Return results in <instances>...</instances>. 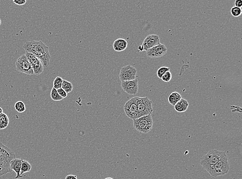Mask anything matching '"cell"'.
I'll list each match as a JSON object with an SVG mask.
<instances>
[{
	"instance_id": "cell-33",
	"label": "cell",
	"mask_w": 242,
	"mask_h": 179,
	"mask_svg": "<svg viewBox=\"0 0 242 179\" xmlns=\"http://www.w3.org/2000/svg\"><path fill=\"white\" fill-rule=\"evenodd\" d=\"M1 19H0V26H1Z\"/></svg>"
},
{
	"instance_id": "cell-24",
	"label": "cell",
	"mask_w": 242,
	"mask_h": 179,
	"mask_svg": "<svg viewBox=\"0 0 242 179\" xmlns=\"http://www.w3.org/2000/svg\"><path fill=\"white\" fill-rule=\"evenodd\" d=\"M242 10L241 8L234 6L231 9V14L234 17H238L242 14Z\"/></svg>"
},
{
	"instance_id": "cell-31",
	"label": "cell",
	"mask_w": 242,
	"mask_h": 179,
	"mask_svg": "<svg viewBox=\"0 0 242 179\" xmlns=\"http://www.w3.org/2000/svg\"><path fill=\"white\" fill-rule=\"evenodd\" d=\"M3 113V110H2V108H1V107H0V115L2 114Z\"/></svg>"
},
{
	"instance_id": "cell-19",
	"label": "cell",
	"mask_w": 242,
	"mask_h": 179,
	"mask_svg": "<svg viewBox=\"0 0 242 179\" xmlns=\"http://www.w3.org/2000/svg\"><path fill=\"white\" fill-rule=\"evenodd\" d=\"M32 169V165L27 160H23L21 167L20 175H22L26 172H29Z\"/></svg>"
},
{
	"instance_id": "cell-15",
	"label": "cell",
	"mask_w": 242,
	"mask_h": 179,
	"mask_svg": "<svg viewBox=\"0 0 242 179\" xmlns=\"http://www.w3.org/2000/svg\"><path fill=\"white\" fill-rule=\"evenodd\" d=\"M127 46H128V42L126 41V40L122 38L117 39L115 41L113 44L114 49L116 52L123 51L126 49Z\"/></svg>"
},
{
	"instance_id": "cell-16",
	"label": "cell",
	"mask_w": 242,
	"mask_h": 179,
	"mask_svg": "<svg viewBox=\"0 0 242 179\" xmlns=\"http://www.w3.org/2000/svg\"><path fill=\"white\" fill-rule=\"evenodd\" d=\"M189 107V102L187 100L182 98L174 106L175 110L179 113H183L186 111Z\"/></svg>"
},
{
	"instance_id": "cell-32",
	"label": "cell",
	"mask_w": 242,
	"mask_h": 179,
	"mask_svg": "<svg viewBox=\"0 0 242 179\" xmlns=\"http://www.w3.org/2000/svg\"><path fill=\"white\" fill-rule=\"evenodd\" d=\"M105 179H113V178H105Z\"/></svg>"
},
{
	"instance_id": "cell-28",
	"label": "cell",
	"mask_w": 242,
	"mask_h": 179,
	"mask_svg": "<svg viewBox=\"0 0 242 179\" xmlns=\"http://www.w3.org/2000/svg\"><path fill=\"white\" fill-rule=\"evenodd\" d=\"M13 3L18 5H23L26 3V0H13Z\"/></svg>"
},
{
	"instance_id": "cell-2",
	"label": "cell",
	"mask_w": 242,
	"mask_h": 179,
	"mask_svg": "<svg viewBox=\"0 0 242 179\" xmlns=\"http://www.w3.org/2000/svg\"><path fill=\"white\" fill-rule=\"evenodd\" d=\"M16 155L12 150L0 143V177L8 173H12L10 163Z\"/></svg>"
},
{
	"instance_id": "cell-21",
	"label": "cell",
	"mask_w": 242,
	"mask_h": 179,
	"mask_svg": "<svg viewBox=\"0 0 242 179\" xmlns=\"http://www.w3.org/2000/svg\"><path fill=\"white\" fill-rule=\"evenodd\" d=\"M15 108L16 111L18 113H22L24 112L26 110V107L24 103L22 101H18L15 103Z\"/></svg>"
},
{
	"instance_id": "cell-11",
	"label": "cell",
	"mask_w": 242,
	"mask_h": 179,
	"mask_svg": "<svg viewBox=\"0 0 242 179\" xmlns=\"http://www.w3.org/2000/svg\"><path fill=\"white\" fill-rule=\"evenodd\" d=\"M160 43V39L159 36L157 35H149L147 36L144 39L142 45L138 47V49L140 51H146L153 48L155 46L159 45Z\"/></svg>"
},
{
	"instance_id": "cell-12",
	"label": "cell",
	"mask_w": 242,
	"mask_h": 179,
	"mask_svg": "<svg viewBox=\"0 0 242 179\" xmlns=\"http://www.w3.org/2000/svg\"><path fill=\"white\" fill-rule=\"evenodd\" d=\"M121 86L123 91L130 95H135L138 90V82L137 79L131 81H122Z\"/></svg>"
},
{
	"instance_id": "cell-1",
	"label": "cell",
	"mask_w": 242,
	"mask_h": 179,
	"mask_svg": "<svg viewBox=\"0 0 242 179\" xmlns=\"http://www.w3.org/2000/svg\"><path fill=\"white\" fill-rule=\"evenodd\" d=\"M23 48L26 52H29L40 59L45 67H48L51 59L48 46L42 41H32L26 42Z\"/></svg>"
},
{
	"instance_id": "cell-25",
	"label": "cell",
	"mask_w": 242,
	"mask_h": 179,
	"mask_svg": "<svg viewBox=\"0 0 242 179\" xmlns=\"http://www.w3.org/2000/svg\"><path fill=\"white\" fill-rule=\"evenodd\" d=\"M170 70V68L167 67H162L159 68L158 71H157V75L159 78L161 79L163 75L166 72L169 71Z\"/></svg>"
},
{
	"instance_id": "cell-10",
	"label": "cell",
	"mask_w": 242,
	"mask_h": 179,
	"mask_svg": "<svg viewBox=\"0 0 242 179\" xmlns=\"http://www.w3.org/2000/svg\"><path fill=\"white\" fill-rule=\"evenodd\" d=\"M137 70L135 67L131 65L123 67L121 69L119 77L121 82L131 81L136 79Z\"/></svg>"
},
{
	"instance_id": "cell-22",
	"label": "cell",
	"mask_w": 242,
	"mask_h": 179,
	"mask_svg": "<svg viewBox=\"0 0 242 179\" xmlns=\"http://www.w3.org/2000/svg\"><path fill=\"white\" fill-rule=\"evenodd\" d=\"M50 96L52 99L54 101H59L62 100L63 99L59 95L57 90L53 87L51 90Z\"/></svg>"
},
{
	"instance_id": "cell-29",
	"label": "cell",
	"mask_w": 242,
	"mask_h": 179,
	"mask_svg": "<svg viewBox=\"0 0 242 179\" xmlns=\"http://www.w3.org/2000/svg\"><path fill=\"white\" fill-rule=\"evenodd\" d=\"M235 6V7H239V8H241L242 6V1L241 0H236L235 1L234 3Z\"/></svg>"
},
{
	"instance_id": "cell-9",
	"label": "cell",
	"mask_w": 242,
	"mask_h": 179,
	"mask_svg": "<svg viewBox=\"0 0 242 179\" xmlns=\"http://www.w3.org/2000/svg\"><path fill=\"white\" fill-rule=\"evenodd\" d=\"M25 55H26L28 61H29L32 69L33 70L34 74L40 75L44 72V65L40 59L29 52H26Z\"/></svg>"
},
{
	"instance_id": "cell-7",
	"label": "cell",
	"mask_w": 242,
	"mask_h": 179,
	"mask_svg": "<svg viewBox=\"0 0 242 179\" xmlns=\"http://www.w3.org/2000/svg\"><path fill=\"white\" fill-rule=\"evenodd\" d=\"M16 69L18 71L28 75H33V70L26 55H22L18 58L16 62Z\"/></svg>"
},
{
	"instance_id": "cell-27",
	"label": "cell",
	"mask_w": 242,
	"mask_h": 179,
	"mask_svg": "<svg viewBox=\"0 0 242 179\" xmlns=\"http://www.w3.org/2000/svg\"><path fill=\"white\" fill-rule=\"evenodd\" d=\"M57 91L58 92L59 95L61 96L62 99L65 98L67 96V94L66 93L65 91H64V90H62V88H60L58 90H57Z\"/></svg>"
},
{
	"instance_id": "cell-14",
	"label": "cell",
	"mask_w": 242,
	"mask_h": 179,
	"mask_svg": "<svg viewBox=\"0 0 242 179\" xmlns=\"http://www.w3.org/2000/svg\"><path fill=\"white\" fill-rule=\"evenodd\" d=\"M23 160L22 159L15 158L10 162V169L16 172V176L15 178L16 179L23 178V176L20 175L21 167Z\"/></svg>"
},
{
	"instance_id": "cell-20",
	"label": "cell",
	"mask_w": 242,
	"mask_h": 179,
	"mask_svg": "<svg viewBox=\"0 0 242 179\" xmlns=\"http://www.w3.org/2000/svg\"><path fill=\"white\" fill-rule=\"evenodd\" d=\"M62 88L68 94V93H71V91H73V86L71 82L63 79Z\"/></svg>"
},
{
	"instance_id": "cell-5",
	"label": "cell",
	"mask_w": 242,
	"mask_h": 179,
	"mask_svg": "<svg viewBox=\"0 0 242 179\" xmlns=\"http://www.w3.org/2000/svg\"><path fill=\"white\" fill-rule=\"evenodd\" d=\"M133 120L134 127L140 133L147 134L152 130L153 122L151 115L139 117Z\"/></svg>"
},
{
	"instance_id": "cell-18",
	"label": "cell",
	"mask_w": 242,
	"mask_h": 179,
	"mask_svg": "<svg viewBox=\"0 0 242 179\" xmlns=\"http://www.w3.org/2000/svg\"><path fill=\"white\" fill-rule=\"evenodd\" d=\"M9 123V118L7 115L2 113L0 115V130H3L7 127Z\"/></svg>"
},
{
	"instance_id": "cell-8",
	"label": "cell",
	"mask_w": 242,
	"mask_h": 179,
	"mask_svg": "<svg viewBox=\"0 0 242 179\" xmlns=\"http://www.w3.org/2000/svg\"><path fill=\"white\" fill-rule=\"evenodd\" d=\"M126 115L132 120L138 118L137 97H134L126 102L124 106Z\"/></svg>"
},
{
	"instance_id": "cell-17",
	"label": "cell",
	"mask_w": 242,
	"mask_h": 179,
	"mask_svg": "<svg viewBox=\"0 0 242 179\" xmlns=\"http://www.w3.org/2000/svg\"><path fill=\"white\" fill-rule=\"evenodd\" d=\"M182 99L181 95L178 92H173L168 98V101L170 104L175 106Z\"/></svg>"
},
{
	"instance_id": "cell-30",
	"label": "cell",
	"mask_w": 242,
	"mask_h": 179,
	"mask_svg": "<svg viewBox=\"0 0 242 179\" xmlns=\"http://www.w3.org/2000/svg\"><path fill=\"white\" fill-rule=\"evenodd\" d=\"M65 179H78L77 176L70 175L66 176Z\"/></svg>"
},
{
	"instance_id": "cell-6",
	"label": "cell",
	"mask_w": 242,
	"mask_h": 179,
	"mask_svg": "<svg viewBox=\"0 0 242 179\" xmlns=\"http://www.w3.org/2000/svg\"><path fill=\"white\" fill-rule=\"evenodd\" d=\"M138 118L145 116L151 115L153 111L152 102L147 97H137Z\"/></svg>"
},
{
	"instance_id": "cell-4",
	"label": "cell",
	"mask_w": 242,
	"mask_h": 179,
	"mask_svg": "<svg viewBox=\"0 0 242 179\" xmlns=\"http://www.w3.org/2000/svg\"><path fill=\"white\" fill-rule=\"evenodd\" d=\"M230 170L229 162L227 155L220 159V160L212 167L207 169L208 173L213 178L223 176L226 175Z\"/></svg>"
},
{
	"instance_id": "cell-23",
	"label": "cell",
	"mask_w": 242,
	"mask_h": 179,
	"mask_svg": "<svg viewBox=\"0 0 242 179\" xmlns=\"http://www.w3.org/2000/svg\"><path fill=\"white\" fill-rule=\"evenodd\" d=\"M62 81H63V79L61 77H56L53 81V88H55L56 90L62 88Z\"/></svg>"
},
{
	"instance_id": "cell-13",
	"label": "cell",
	"mask_w": 242,
	"mask_h": 179,
	"mask_svg": "<svg viewBox=\"0 0 242 179\" xmlns=\"http://www.w3.org/2000/svg\"><path fill=\"white\" fill-rule=\"evenodd\" d=\"M146 52L147 55L149 57H162L167 53V49L165 45L159 43V45L155 46Z\"/></svg>"
},
{
	"instance_id": "cell-26",
	"label": "cell",
	"mask_w": 242,
	"mask_h": 179,
	"mask_svg": "<svg viewBox=\"0 0 242 179\" xmlns=\"http://www.w3.org/2000/svg\"><path fill=\"white\" fill-rule=\"evenodd\" d=\"M171 78H172V74L171 72L169 71L166 72L163 75L161 79H162V81H164V82L168 83L170 81Z\"/></svg>"
},
{
	"instance_id": "cell-3",
	"label": "cell",
	"mask_w": 242,
	"mask_h": 179,
	"mask_svg": "<svg viewBox=\"0 0 242 179\" xmlns=\"http://www.w3.org/2000/svg\"><path fill=\"white\" fill-rule=\"evenodd\" d=\"M226 155V154L224 152L213 149L208 152L206 155L201 158L200 160V165L202 166L205 170H207L217 163L220 159L223 158Z\"/></svg>"
}]
</instances>
